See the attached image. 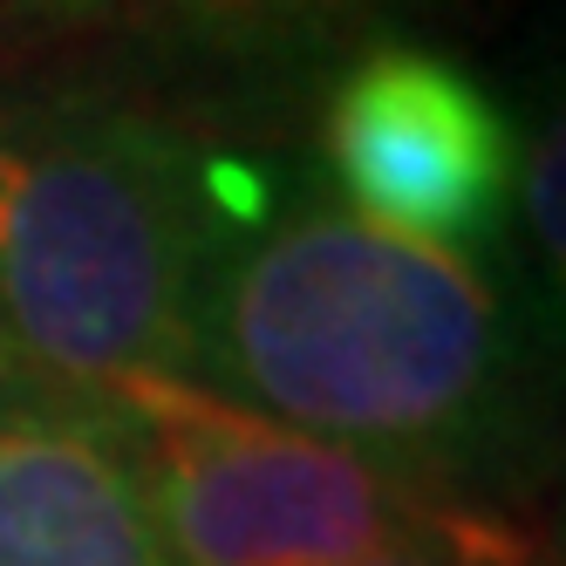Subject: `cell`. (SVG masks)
<instances>
[{
    "label": "cell",
    "instance_id": "8",
    "mask_svg": "<svg viewBox=\"0 0 566 566\" xmlns=\"http://www.w3.org/2000/svg\"><path fill=\"white\" fill-rule=\"evenodd\" d=\"M124 8L130 0H0V42H8V55H49L109 34Z\"/></svg>",
    "mask_w": 566,
    "mask_h": 566
},
{
    "label": "cell",
    "instance_id": "4",
    "mask_svg": "<svg viewBox=\"0 0 566 566\" xmlns=\"http://www.w3.org/2000/svg\"><path fill=\"white\" fill-rule=\"evenodd\" d=\"M328 198L382 232L471 260L512 212L518 144L478 75L410 34L335 62L321 96Z\"/></svg>",
    "mask_w": 566,
    "mask_h": 566
},
{
    "label": "cell",
    "instance_id": "1",
    "mask_svg": "<svg viewBox=\"0 0 566 566\" xmlns=\"http://www.w3.org/2000/svg\"><path fill=\"white\" fill-rule=\"evenodd\" d=\"M178 382L471 505L525 417L518 321L492 280L307 185L219 232Z\"/></svg>",
    "mask_w": 566,
    "mask_h": 566
},
{
    "label": "cell",
    "instance_id": "7",
    "mask_svg": "<svg viewBox=\"0 0 566 566\" xmlns=\"http://www.w3.org/2000/svg\"><path fill=\"white\" fill-rule=\"evenodd\" d=\"M355 566H539V539H525L499 505H443L430 525Z\"/></svg>",
    "mask_w": 566,
    "mask_h": 566
},
{
    "label": "cell",
    "instance_id": "6",
    "mask_svg": "<svg viewBox=\"0 0 566 566\" xmlns=\"http://www.w3.org/2000/svg\"><path fill=\"white\" fill-rule=\"evenodd\" d=\"M417 8L430 0H130L109 34L157 75L260 90L382 42Z\"/></svg>",
    "mask_w": 566,
    "mask_h": 566
},
{
    "label": "cell",
    "instance_id": "9",
    "mask_svg": "<svg viewBox=\"0 0 566 566\" xmlns=\"http://www.w3.org/2000/svg\"><path fill=\"white\" fill-rule=\"evenodd\" d=\"M512 178H518V212H525L533 253L546 266V287H559V116H546V130L525 144Z\"/></svg>",
    "mask_w": 566,
    "mask_h": 566
},
{
    "label": "cell",
    "instance_id": "5",
    "mask_svg": "<svg viewBox=\"0 0 566 566\" xmlns=\"http://www.w3.org/2000/svg\"><path fill=\"white\" fill-rule=\"evenodd\" d=\"M0 566H171L96 402H0Z\"/></svg>",
    "mask_w": 566,
    "mask_h": 566
},
{
    "label": "cell",
    "instance_id": "3",
    "mask_svg": "<svg viewBox=\"0 0 566 566\" xmlns=\"http://www.w3.org/2000/svg\"><path fill=\"white\" fill-rule=\"evenodd\" d=\"M96 410L144 478L171 566H355L471 505L178 376H137Z\"/></svg>",
    "mask_w": 566,
    "mask_h": 566
},
{
    "label": "cell",
    "instance_id": "2",
    "mask_svg": "<svg viewBox=\"0 0 566 566\" xmlns=\"http://www.w3.org/2000/svg\"><path fill=\"white\" fill-rule=\"evenodd\" d=\"M239 198L185 116L103 83L0 90V402L185 376V328Z\"/></svg>",
    "mask_w": 566,
    "mask_h": 566
}]
</instances>
